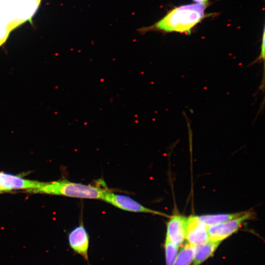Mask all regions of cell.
<instances>
[{"mask_svg": "<svg viewBox=\"0 0 265 265\" xmlns=\"http://www.w3.org/2000/svg\"><path fill=\"white\" fill-rule=\"evenodd\" d=\"M197 3L206 4L209 0H193Z\"/></svg>", "mask_w": 265, "mask_h": 265, "instance_id": "obj_14", "label": "cell"}, {"mask_svg": "<svg viewBox=\"0 0 265 265\" xmlns=\"http://www.w3.org/2000/svg\"><path fill=\"white\" fill-rule=\"evenodd\" d=\"M244 212H245L232 213L206 214L197 216V217L200 221L203 222L208 227L237 217L243 214Z\"/></svg>", "mask_w": 265, "mask_h": 265, "instance_id": "obj_10", "label": "cell"}, {"mask_svg": "<svg viewBox=\"0 0 265 265\" xmlns=\"http://www.w3.org/2000/svg\"><path fill=\"white\" fill-rule=\"evenodd\" d=\"M205 4L193 3L173 8L153 25L138 29L141 34L149 31L176 32L189 34L192 29L207 16Z\"/></svg>", "mask_w": 265, "mask_h": 265, "instance_id": "obj_1", "label": "cell"}, {"mask_svg": "<svg viewBox=\"0 0 265 265\" xmlns=\"http://www.w3.org/2000/svg\"><path fill=\"white\" fill-rule=\"evenodd\" d=\"M68 241L70 248L89 264V236L83 224L77 226L69 233Z\"/></svg>", "mask_w": 265, "mask_h": 265, "instance_id": "obj_5", "label": "cell"}, {"mask_svg": "<svg viewBox=\"0 0 265 265\" xmlns=\"http://www.w3.org/2000/svg\"><path fill=\"white\" fill-rule=\"evenodd\" d=\"M253 217V212H245L237 217L208 226V232L210 240L221 242L236 232L245 221Z\"/></svg>", "mask_w": 265, "mask_h": 265, "instance_id": "obj_3", "label": "cell"}, {"mask_svg": "<svg viewBox=\"0 0 265 265\" xmlns=\"http://www.w3.org/2000/svg\"><path fill=\"white\" fill-rule=\"evenodd\" d=\"M38 1H40V0H38Z\"/></svg>", "mask_w": 265, "mask_h": 265, "instance_id": "obj_15", "label": "cell"}, {"mask_svg": "<svg viewBox=\"0 0 265 265\" xmlns=\"http://www.w3.org/2000/svg\"><path fill=\"white\" fill-rule=\"evenodd\" d=\"M103 200L121 210L129 212L149 213L161 215L164 214L153 210L150 209L132 199L121 194H116L107 190Z\"/></svg>", "mask_w": 265, "mask_h": 265, "instance_id": "obj_4", "label": "cell"}, {"mask_svg": "<svg viewBox=\"0 0 265 265\" xmlns=\"http://www.w3.org/2000/svg\"><path fill=\"white\" fill-rule=\"evenodd\" d=\"M208 227L197 216L187 217L186 235L187 243L197 245L208 241L210 238Z\"/></svg>", "mask_w": 265, "mask_h": 265, "instance_id": "obj_7", "label": "cell"}, {"mask_svg": "<svg viewBox=\"0 0 265 265\" xmlns=\"http://www.w3.org/2000/svg\"><path fill=\"white\" fill-rule=\"evenodd\" d=\"M195 245L188 243L185 244L180 252L173 265H190L193 259Z\"/></svg>", "mask_w": 265, "mask_h": 265, "instance_id": "obj_11", "label": "cell"}, {"mask_svg": "<svg viewBox=\"0 0 265 265\" xmlns=\"http://www.w3.org/2000/svg\"><path fill=\"white\" fill-rule=\"evenodd\" d=\"M107 190L105 187L75 183L64 179L47 183L42 187L28 191L79 198L103 200Z\"/></svg>", "mask_w": 265, "mask_h": 265, "instance_id": "obj_2", "label": "cell"}, {"mask_svg": "<svg viewBox=\"0 0 265 265\" xmlns=\"http://www.w3.org/2000/svg\"><path fill=\"white\" fill-rule=\"evenodd\" d=\"M187 217L174 215L167 222L166 238L179 247L186 239Z\"/></svg>", "mask_w": 265, "mask_h": 265, "instance_id": "obj_8", "label": "cell"}, {"mask_svg": "<svg viewBox=\"0 0 265 265\" xmlns=\"http://www.w3.org/2000/svg\"><path fill=\"white\" fill-rule=\"evenodd\" d=\"M221 242L209 240L208 241L195 245V250L192 265H200L213 255Z\"/></svg>", "mask_w": 265, "mask_h": 265, "instance_id": "obj_9", "label": "cell"}, {"mask_svg": "<svg viewBox=\"0 0 265 265\" xmlns=\"http://www.w3.org/2000/svg\"><path fill=\"white\" fill-rule=\"evenodd\" d=\"M47 183L31 181L23 179L12 174L0 172V187L2 191L12 189H25L29 191L39 188Z\"/></svg>", "mask_w": 265, "mask_h": 265, "instance_id": "obj_6", "label": "cell"}, {"mask_svg": "<svg viewBox=\"0 0 265 265\" xmlns=\"http://www.w3.org/2000/svg\"><path fill=\"white\" fill-rule=\"evenodd\" d=\"M164 247L166 265H173L178 254L179 247L174 245L166 238Z\"/></svg>", "mask_w": 265, "mask_h": 265, "instance_id": "obj_12", "label": "cell"}, {"mask_svg": "<svg viewBox=\"0 0 265 265\" xmlns=\"http://www.w3.org/2000/svg\"><path fill=\"white\" fill-rule=\"evenodd\" d=\"M263 39H262V47H261V55H260V58H259L258 59H261V58H262L263 59H264V50H265V48H264V41H265V32H264V30L263 31Z\"/></svg>", "mask_w": 265, "mask_h": 265, "instance_id": "obj_13", "label": "cell"}]
</instances>
